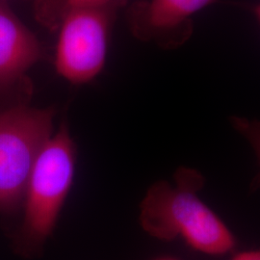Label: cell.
Returning <instances> with one entry per match:
<instances>
[{
    "label": "cell",
    "mask_w": 260,
    "mask_h": 260,
    "mask_svg": "<svg viewBox=\"0 0 260 260\" xmlns=\"http://www.w3.org/2000/svg\"><path fill=\"white\" fill-rule=\"evenodd\" d=\"M205 178L194 169L180 168L175 185L158 181L141 203L142 228L154 238L177 237L193 250L219 256L233 251L236 239L223 220L199 198Z\"/></svg>",
    "instance_id": "cell-1"
},
{
    "label": "cell",
    "mask_w": 260,
    "mask_h": 260,
    "mask_svg": "<svg viewBox=\"0 0 260 260\" xmlns=\"http://www.w3.org/2000/svg\"><path fill=\"white\" fill-rule=\"evenodd\" d=\"M76 149L62 123L40 151L24 194V217L18 237L21 251H37L53 233L74 182Z\"/></svg>",
    "instance_id": "cell-2"
},
{
    "label": "cell",
    "mask_w": 260,
    "mask_h": 260,
    "mask_svg": "<svg viewBox=\"0 0 260 260\" xmlns=\"http://www.w3.org/2000/svg\"><path fill=\"white\" fill-rule=\"evenodd\" d=\"M53 108L0 103V212L13 213L24 199L40 151L51 137Z\"/></svg>",
    "instance_id": "cell-3"
},
{
    "label": "cell",
    "mask_w": 260,
    "mask_h": 260,
    "mask_svg": "<svg viewBox=\"0 0 260 260\" xmlns=\"http://www.w3.org/2000/svg\"><path fill=\"white\" fill-rule=\"evenodd\" d=\"M120 5L88 7L66 15L56 29V72L75 85L92 81L106 62L110 34Z\"/></svg>",
    "instance_id": "cell-4"
},
{
    "label": "cell",
    "mask_w": 260,
    "mask_h": 260,
    "mask_svg": "<svg viewBox=\"0 0 260 260\" xmlns=\"http://www.w3.org/2000/svg\"><path fill=\"white\" fill-rule=\"evenodd\" d=\"M46 58V49L0 1V103H29L32 83L28 71Z\"/></svg>",
    "instance_id": "cell-5"
},
{
    "label": "cell",
    "mask_w": 260,
    "mask_h": 260,
    "mask_svg": "<svg viewBox=\"0 0 260 260\" xmlns=\"http://www.w3.org/2000/svg\"><path fill=\"white\" fill-rule=\"evenodd\" d=\"M217 0H140L126 10L131 34L163 49L183 46L194 31V17Z\"/></svg>",
    "instance_id": "cell-6"
},
{
    "label": "cell",
    "mask_w": 260,
    "mask_h": 260,
    "mask_svg": "<svg viewBox=\"0 0 260 260\" xmlns=\"http://www.w3.org/2000/svg\"><path fill=\"white\" fill-rule=\"evenodd\" d=\"M127 0H35L34 17L40 24L50 31H56L66 15L74 10L120 5L124 7Z\"/></svg>",
    "instance_id": "cell-7"
},
{
    "label": "cell",
    "mask_w": 260,
    "mask_h": 260,
    "mask_svg": "<svg viewBox=\"0 0 260 260\" xmlns=\"http://www.w3.org/2000/svg\"><path fill=\"white\" fill-rule=\"evenodd\" d=\"M232 260H260L258 251H245L235 254Z\"/></svg>",
    "instance_id": "cell-8"
},
{
    "label": "cell",
    "mask_w": 260,
    "mask_h": 260,
    "mask_svg": "<svg viewBox=\"0 0 260 260\" xmlns=\"http://www.w3.org/2000/svg\"><path fill=\"white\" fill-rule=\"evenodd\" d=\"M157 260H177L175 259V258H171V257H164V258H159Z\"/></svg>",
    "instance_id": "cell-9"
},
{
    "label": "cell",
    "mask_w": 260,
    "mask_h": 260,
    "mask_svg": "<svg viewBox=\"0 0 260 260\" xmlns=\"http://www.w3.org/2000/svg\"><path fill=\"white\" fill-rule=\"evenodd\" d=\"M0 1H4V2H5V0H0ZM31 1H33V2H34L35 0H31Z\"/></svg>",
    "instance_id": "cell-10"
}]
</instances>
